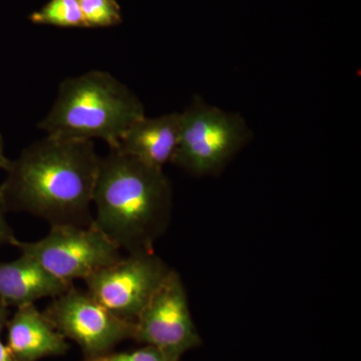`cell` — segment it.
I'll list each match as a JSON object with an SVG mask.
<instances>
[{
	"label": "cell",
	"instance_id": "obj_1",
	"mask_svg": "<svg viewBox=\"0 0 361 361\" xmlns=\"http://www.w3.org/2000/svg\"><path fill=\"white\" fill-rule=\"evenodd\" d=\"M99 160L94 141L45 135L7 168L0 195L7 212L49 225L89 226Z\"/></svg>",
	"mask_w": 361,
	"mask_h": 361
},
{
	"label": "cell",
	"instance_id": "obj_2",
	"mask_svg": "<svg viewBox=\"0 0 361 361\" xmlns=\"http://www.w3.org/2000/svg\"><path fill=\"white\" fill-rule=\"evenodd\" d=\"M92 206V224L120 250L154 251L172 219V185L164 169L110 148L99 160Z\"/></svg>",
	"mask_w": 361,
	"mask_h": 361
},
{
	"label": "cell",
	"instance_id": "obj_3",
	"mask_svg": "<svg viewBox=\"0 0 361 361\" xmlns=\"http://www.w3.org/2000/svg\"><path fill=\"white\" fill-rule=\"evenodd\" d=\"M146 116L137 94L108 71H90L68 78L39 128L47 135L102 140L116 148L126 130Z\"/></svg>",
	"mask_w": 361,
	"mask_h": 361
},
{
	"label": "cell",
	"instance_id": "obj_4",
	"mask_svg": "<svg viewBox=\"0 0 361 361\" xmlns=\"http://www.w3.org/2000/svg\"><path fill=\"white\" fill-rule=\"evenodd\" d=\"M250 137L251 130L239 114L196 97L180 111L179 140L171 163L196 177L216 174Z\"/></svg>",
	"mask_w": 361,
	"mask_h": 361
},
{
	"label": "cell",
	"instance_id": "obj_5",
	"mask_svg": "<svg viewBox=\"0 0 361 361\" xmlns=\"http://www.w3.org/2000/svg\"><path fill=\"white\" fill-rule=\"evenodd\" d=\"M13 246L35 259L54 277L71 284L77 279L85 281L123 256L120 248L92 224L51 226L42 239H16Z\"/></svg>",
	"mask_w": 361,
	"mask_h": 361
},
{
	"label": "cell",
	"instance_id": "obj_6",
	"mask_svg": "<svg viewBox=\"0 0 361 361\" xmlns=\"http://www.w3.org/2000/svg\"><path fill=\"white\" fill-rule=\"evenodd\" d=\"M172 269L155 251L129 253L87 278L85 289L116 316L135 323Z\"/></svg>",
	"mask_w": 361,
	"mask_h": 361
},
{
	"label": "cell",
	"instance_id": "obj_7",
	"mask_svg": "<svg viewBox=\"0 0 361 361\" xmlns=\"http://www.w3.org/2000/svg\"><path fill=\"white\" fill-rule=\"evenodd\" d=\"M44 313L66 339L77 343L84 358L111 353L134 336V323L118 317L87 289L75 285L52 298Z\"/></svg>",
	"mask_w": 361,
	"mask_h": 361
},
{
	"label": "cell",
	"instance_id": "obj_8",
	"mask_svg": "<svg viewBox=\"0 0 361 361\" xmlns=\"http://www.w3.org/2000/svg\"><path fill=\"white\" fill-rule=\"evenodd\" d=\"M134 325L135 341L158 348L177 361L202 343L190 310L186 286L175 269L171 271Z\"/></svg>",
	"mask_w": 361,
	"mask_h": 361
},
{
	"label": "cell",
	"instance_id": "obj_9",
	"mask_svg": "<svg viewBox=\"0 0 361 361\" xmlns=\"http://www.w3.org/2000/svg\"><path fill=\"white\" fill-rule=\"evenodd\" d=\"M6 330V344L16 361H39L70 350L68 339L35 304L16 308Z\"/></svg>",
	"mask_w": 361,
	"mask_h": 361
},
{
	"label": "cell",
	"instance_id": "obj_10",
	"mask_svg": "<svg viewBox=\"0 0 361 361\" xmlns=\"http://www.w3.org/2000/svg\"><path fill=\"white\" fill-rule=\"evenodd\" d=\"M73 284L47 272L35 259L21 254L9 262H0V301L8 307L35 304L65 293Z\"/></svg>",
	"mask_w": 361,
	"mask_h": 361
},
{
	"label": "cell",
	"instance_id": "obj_11",
	"mask_svg": "<svg viewBox=\"0 0 361 361\" xmlns=\"http://www.w3.org/2000/svg\"><path fill=\"white\" fill-rule=\"evenodd\" d=\"M180 113L142 116L126 130L116 149L151 167L172 161L179 140Z\"/></svg>",
	"mask_w": 361,
	"mask_h": 361
},
{
	"label": "cell",
	"instance_id": "obj_12",
	"mask_svg": "<svg viewBox=\"0 0 361 361\" xmlns=\"http://www.w3.org/2000/svg\"><path fill=\"white\" fill-rule=\"evenodd\" d=\"M32 20L42 25L65 26H85L80 9V0H51L32 16Z\"/></svg>",
	"mask_w": 361,
	"mask_h": 361
},
{
	"label": "cell",
	"instance_id": "obj_13",
	"mask_svg": "<svg viewBox=\"0 0 361 361\" xmlns=\"http://www.w3.org/2000/svg\"><path fill=\"white\" fill-rule=\"evenodd\" d=\"M85 26H110L121 20L115 0H80Z\"/></svg>",
	"mask_w": 361,
	"mask_h": 361
},
{
	"label": "cell",
	"instance_id": "obj_14",
	"mask_svg": "<svg viewBox=\"0 0 361 361\" xmlns=\"http://www.w3.org/2000/svg\"><path fill=\"white\" fill-rule=\"evenodd\" d=\"M82 361H177L171 357L163 351L153 346L142 345V348L133 349V350H115L106 355L96 356V357L84 358Z\"/></svg>",
	"mask_w": 361,
	"mask_h": 361
},
{
	"label": "cell",
	"instance_id": "obj_15",
	"mask_svg": "<svg viewBox=\"0 0 361 361\" xmlns=\"http://www.w3.org/2000/svg\"><path fill=\"white\" fill-rule=\"evenodd\" d=\"M7 210L0 195V246L13 245L18 239L14 235L13 228L6 219Z\"/></svg>",
	"mask_w": 361,
	"mask_h": 361
},
{
	"label": "cell",
	"instance_id": "obj_16",
	"mask_svg": "<svg viewBox=\"0 0 361 361\" xmlns=\"http://www.w3.org/2000/svg\"><path fill=\"white\" fill-rule=\"evenodd\" d=\"M11 316L8 306L0 301V336L6 329L7 323H8Z\"/></svg>",
	"mask_w": 361,
	"mask_h": 361
},
{
	"label": "cell",
	"instance_id": "obj_17",
	"mask_svg": "<svg viewBox=\"0 0 361 361\" xmlns=\"http://www.w3.org/2000/svg\"><path fill=\"white\" fill-rule=\"evenodd\" d=\"M0 361H16L6 342L0 339Z\"/></svg>",
	"mask_w": 361,
	"mask_h": 361
},
{
	"label": "cell",
	"instance_id": "obj_18",
	"mask_svg": "<svg viewBox=\"0 0 361 361\" xmlns=\"http://www.w3.org/2000/svg\"><path fill=\"white\" fill-rule=\"evenodd\" d=\"M11 160H9L6 155V151H4V137L0 134V170L6 171L7 168L11 165Z\"/></svg>",
	"mask_w": 361,
	"mask_h": 361
}]
</instances>
